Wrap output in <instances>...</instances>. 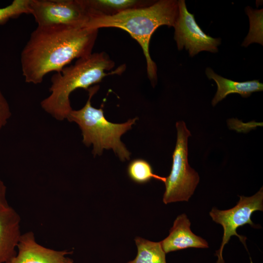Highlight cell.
<instances>
[{
    "mask_svg": "<svg viewBox=\"0 0 263 263\" xmlns=\"http://www.w3.org/2000/svg\"><path fill=\"white\" fill-rule=\"evenodd\" d=\"M20 217L11 207L0 210V263H6L17 255L21 234Z\"/></svg>",
    "mask_w": 263,
    "mask_h": 263,
    "instance_id": "obj_11",
    "label": "cell"
},
{
    "mask_svg": "<svg viewBox=\"0 0 263 263\" xmlns=\"http://www.w3.org/2000/svg\"><path fill=\"white\" fill-rule=\"evenodd\" d=\"M11 116L9 105L0 90V131L7 124Z\"/></svg>",
    "mask_w": 263,
    "mask_h": 263,
    "instance_id": "obj_18",
    "label": "cell"
},
{
    "mask_svg": "<svg viewBox=\"0 0 263 263\" xmlns=\"http://www.w3.org/2000/svg\"><path fill=\"white\" fill-rule=\"evenodd\" d=\"M10 207L6 199V187L0 177V210Z\"/></svg>",
    "mask_w": 263,
    "mask_h": 263,
    "instance_id": "obj_19",
    "label": "cell"
},
{
    "mask_svg": "<svg viewBox=\"0 0 263 263\" xmlns=\"http://www.w3.org/2000/svg\"><path fill=\"white\" fill-rule=\"evenodd\" d=\"M29 9L38 26L87 27L91 17L83 0H30Z\"/></svg>",
    "mask_w": 263,
    "mask_h": 263,
    "instance_id": "obj_7",
    "label": "cell"
},
{
    "mask_svg": "<svg viewBox=\"0 0 263 263\" xmlns=\"http://www.w3.org/2000/svg\"><path fill=\"white\" fill-rule=\"evenodd\" d=\"M29 0H14L10 5L0 8V24H4L9 19L17 18L22 14H30Z\"/></svg>",
    "mask_w": 263,
    "mask_h": 263,
    "instance_id": "obj_17",
    "label": "cell"
},
{
    "mask_svg": "<svg viewBox=\"0 0 263 263\" xmlns=\"http://www.w3.org/2000/svg\"><path fill=\"white\" fill-rule=\"evenodd\" d=\"M98 30L60 24L38 26L21 52L25 82L39 84L48 73L60 72L74 59L92 54Z\"/></svg>",
    "mask_w": 263,
    "mask_h": 263,
    "instance_id": "obj_1",
    "label": "cell"
},
{
    "mask_svg": "<svg viewBox=\"0 0 263 263\" xmlns=\"http://www.w3.org/2000/svg\"><path fill=\"white\" fill-rule=\"evenodd\" d=\"M17 248L16 256L6 263H74L72 259L66 257L72 251L44 247L36 241L32 231L21 234Z\"/></svg>",
    "mask_w": 263,
    "mask_h": 263,
    "instance_id": "obj_9",
    "label": "cell"
},
{
    "mask_svg": "<svg viewBox=\"0 0 263 263\" xmlns=\"http://www.w3.org/2000/svg\"><path fill=\"white\" fill-rule=\"evenodd\" d=\"M115 63L104 52L92 53L77 59L73 65L65 67L51 78L50 94L40 103L41 108L56 119L67 118L73 110L69 96L77 89L88 90L109 75H120L125 69L122 65L112 72Z\"/></svg>",
    "mask_w": 263,
    "mask_h": 263,
    "instance_id": "obj_3",
    "label": "cell"
},
{
    "mask_svg": "<svg viewBox=\"0 0 263 263\" xmlns=\"http://www.w3.org/2000/svg\"><path fill=\"white\" fill-rule=\"evenodd\" d=\"M239 197V202L233 207L227 210H219L213 207L209 212L213 221L221 225L224 229L221 246L216 251L215 255L218 257L217 263H225L222 256L223 248L233 235L239 238L247 250L245 243L246 238L237 233L238 227L247 224L253 227H258L252 221L251 216L256 211L263 210V187L250 197Z\"/></svg>",
    "mask_w": 263,
    "mask_h": 263,
    "instance_id": "obj_6",
    "label": "cell"
},
{
    "mask_svg": "<svg viewBox=\"0 0 263 263\" xmlns=\"http://www.w3.org/2000/svg\"><path fill=\"white\" fill-rule=\"evenodd\" d=\"M98 89V85L90 87L87 90L89 98L84 106L78 110H72L66 119L79 126L83 143L87 147L93 145L92 153L94 156L101 155L104 149H112L122 161L129 160L131 153L120 138L132 128L138 118L130 119L121 124L108 121L102 107L96 109L91 105V99Z\"/></svg>",
    "mask_w": 263,
    "mask_h": 263,
    "instance_id": "obj_4",
    "label": "cell"
},
{
    "mask_svg": "<svg viewBox=\"0 0 263 263\" xmlns=\"http://www.w3.org/2000/svg\"><path fill=\"white\" fill-rule=\"evenodd\" d=\"M245 11L250 21V29L242 45L247 47L253 42L263 45V9L254 10L247 7Z\"/></svg>",
    "mask_w": 263,
    "mask_h": 263,
    "instance_id": "obj_16",
    "label": "cell"
},
{
    "mask_svg": "<svg viewBox=\"0 0 263 263\" xmlns=\"http://www.w3.org/2000/svg\"><path fill=\"white\" fill-rule=\"evenodd\" d=\"M206 74L208 79L214 80L217 85V91L211 101L213 106L231 94H239L242 97H247L254 92L263 90V84L258 80L233 81L218 75L210 68H206Z\"/></svg>",
    "mask_w": 263,
    "mask_h": 263,
    "instance_id": "obj_12",
    "label": "cell"
},
{
    "mask_svg": "<svg viewBox=\"0 0 263 263\" xmlns=\"http://www.w3.org/2000/svg\"><path fill=\"white\" fill-rule=\"evenodd\" d=\"M127 172L129 177L138 184L147 183L152 179L164 183L166 180V177L154 173L150 164L147 161L141 158L132 160L128 165Z\"/></svg>",
    "mask_w": 263,
    "mask_h": 263,
    "instance_id": "obj_15",
    "label": "cell"
},
{
    "mask_svg": "<svg viewBox=\"0 0 263 263\" xmlns=\"http://www.w3.org/2000/svg\"><path fill=\"white\" fill-rule=\"evenodd\" d=\"M178 14L177 0H155L148 6L130 9L113 16L92 17L87 27L97 30L113 27L128 32L143 50L146 60L147 75L154 86L157 80V67L150 54V40L159 27H173Z\"/></svg>",
    "mask_w": 263,
    "mask_h": 263,
    "instance_id": "obj_2",
    "label": "cell"
},
{
    "mask_svg": "<svg viewBox=\"0 0 263 263\" xmlns=\"http://www.w3.org/2000/svg\"><path fill=\"white\" fill-rule=\"evenodd\" d=\"M191 223L185 213L178 216L175 220L169 233L161 241L165 253L189 247L207 248V241L193 233L190 229Z\"/></svg>",
    "mask_w": 263,
    "mask_h": 263,
    "instance_id": "obj_10",
    "label": "cell"
},
{
    "mask_svg": "<svg viewBox=\"0 0 263 263\" xmlns=\"http://www.w3.org/2000/svg\"><path fill=\"white\" fill-rule=\"evenodd\" d=\"M177 141L172 154V163L169 176L166 177L164 204L186 201L193 194L199 182L198 173L188 163V137L189 131L183 121L176 122Z\"/></svg>",
    "mask_w": 263,
    "mask_h": 263,
    "instance_id": "obj_5",
    "label": "cell"
},
{
    "mask_svg": "<svg viewBox=\"0 0 263 263\" xmlns=\"http://www.w3.org/2000/svg\"><path fill=\"white\" fill-rule=\"evenodd\" d=\"M137 254L135 259L127 263H167L166 253L161 242H155L141 237L135 238Z\"/></svg>",
    "mask_w": 263,
    "mask_h": 263,
    "instance_id": "obj_14",
    "label": "cell"
},
{
    "mask_svg": "<svg viewBox=\"0 0 263 263\" xmlns=\"http://www.w3.org/2000/svg\"><path fill=\"white\" fill-rule=\"evenodd\" d=\"M178 14L173 26L174 39L178 49L181 50L185 47L191 57L201 51L217 53L221 38H212L202 31L194 15L188 11L184 0H178Z\"/></svg>",
    "mask_w": 263,
    "mask_h": 263,
    "instance_id": "obj_8",
    "label": "cell"
},
{
    "mask_svg": "<svg viewBox=\"0 0 263 263\" xmlns=\"http://www.w3.org/2000/svg\"><path fill=\"white\" fill-rule=\"evenodd\" d=\"M91 18L94 16H111L134 8L145 7L153 0H83Z\"/></svg>",
    "mask_w": 263,
    "mask_h": 263,
    "instance_id": "obj_13",
    "label": "cell"
}]
</instances>
